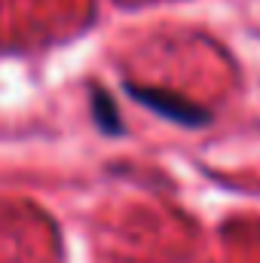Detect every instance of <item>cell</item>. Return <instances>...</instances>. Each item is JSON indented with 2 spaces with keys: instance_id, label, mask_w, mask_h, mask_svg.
<instances>
[{
  "instance_id": "7a4b0ae2",
  "label": "cell",
  "mask_w": 260,
  "mask_h": 263,
  "mask_svg": "<svg viewBox=\"0 0 260 263\" xmlns=\"http://www.w3.org/2000/svg\"><path fill=\"white\" fill-rule=\"evenodd\" d=\"M92 104H95V120H98V126L101 132H107V135H117L120 132V117H117V110H114V101L104 95V92H92Z\"/></svg>"
},
{
  "instance_id": "6da1fadb",
  "label": "cell",
  "mask_w": 260,
  "mask_h": 263,
  "mask_svg": "<svg viewBox=\"0 0 260 263\" xmlns=\"http://www.w3.org/2000/svg\"><path fill=\"white\" fill-rule=\"evenodd\" d=\"M129 92L141 101V104L153 107L156 114H162V117H169V120H175V123H181V126L208 123V114H205V110H199L196 104L178 98V95H169V92H159V89H135V86H129Z\"/></svg>"
}]
</instances>
